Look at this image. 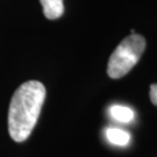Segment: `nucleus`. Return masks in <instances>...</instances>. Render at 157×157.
I'll return each mask as SVG.
<instances>
[{"label":"nucleus","instance_id":"obj_1","mask_svg":"<svg viewBox=\"0 0 157 157\" xmlns=\"http://www.w3.org/2000/svg\"><path fill=\"white\" fill-rule=\"evenodd\" d=\"M45 99V87L37 80L19 86L8 108V132L15 142H23L32 134Z\"/></svg>","mask_w":157,"mask_h":157},{"label":"nucleus","instance_id":"obj_2","mask_svg":"<svg viewBox=\"0 0 157 157\" xmlns=\"http://www.w3.org/2000/svg\"><path fill=\"white\" fill-rule=\"evenodd\" d=\"M144 49V37L139 34H130L112 52L108 61L107 75L113 79L126 76L140 61Z\"/></svg>","mask_w":157,"mask_h":157},{"label":"nucleus","instance_id":"obj_3","mask_svg":"<svg viewBox=\"0 0 157 157\" xmlns=\"http://www.w3.org/2000/svg\"><path fill=\"white\" fill-rule=\"evenodd\" d=\"M43 7L44 17L49 20H56L64 13L63 0H40Z\"/></svg>","mask_w":157,"mask_h":157},{"label":"nucleus","instance_id":"obj_4","mask_svg":"<svg viewBox=\"0 0 157 157\" xmlns=\"http://www.w3.org/2000/svg\"><path fill=\"white\" fill-rule=\"evenodd\" d=\"M106 137L111 143L120 147L127 146L130 141L129 133L119 128H108L106 130Z\"/></svg>","mask_w":157,"mask_h":157},{"label":"nucleus","instance_id":"obj_5","mask_svg":"<svg viewBox=\"0 0 157 157\" xmlns=\"http://www.w3.org/2000/svg\"><path fill=\"white\" fill-rule=\"evenodd\" d=\"M109 113L114 120L120 122H130L134 119V112L129 107L126 106H120V105L112 106L109 109Z\"/></svg>","mask_w":157,"mask_h":157},{"label":"nucleus","instance_id":"obj_6","mask_svg":"<svg viewBox=\"0 0 157 157\" xmlns=\"http://www.w3.org/2000/svg\"><path fill=\"white\" fill-rule=\"evenodd\" d=\"M150 100L155 106H157V84L150 85Z\"/></svg>","mask_w":157,"mask_h":157}]
</instances>
